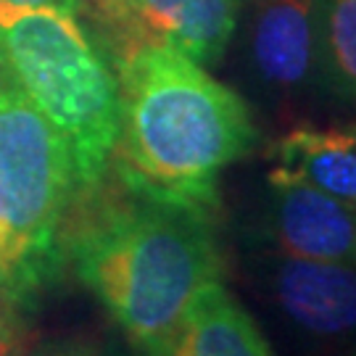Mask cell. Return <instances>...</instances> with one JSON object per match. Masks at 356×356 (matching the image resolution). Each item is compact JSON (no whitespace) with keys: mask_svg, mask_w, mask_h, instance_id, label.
I'll use <instances>...</instances> for the list:
<instances>
[{"mask_svg":"<svg viewBox=\"0 0 356 356\" xmlns=\"http://www.w3.org/2000/svg\"><path fill=\"white\" fill-rule=\"evenodd\" d=\"M159 356H275L248 309L222 285L209 282L191 298L177 330Z\"/></svg>","mask_w":356,"mask_h":356,"instance_id":"9","label":"cell"},{"mask_svg":"<svg viewBox=\"0 0 356 356\" xmlns=\"http://www.w3.org/2000/svg\"><path fill=\"white\" fill-rule=\"evenodd\" d=\"M319 85L356 103V0H319Z\"/></svg>","mask_w":356,"mask_h":356,"instance_id":"11","label":"cell"},{"mask_svg":"<svg viewBox=\"0 0 356 356\" xmlns=\"http://www.w3.org/2000/svg\"><path fill=\"white\" fill-rule=\"evenodd\" d=\"M0 53L72 153L79 193L111 166L119 135L114 66L74 13L0 3Z\"/></svg>","mask_w":356,"mask_h":356,"instance_id":"4","label":"cell"},{"mask_svg":"<svg viewBox=\"0 0 356 356\" xmlns=\"http://www.w3.org/2000/svg\"><path fill=\"white\" fill-rule=\"evenodd\" d=\"M269 179H298L356 209V127L298 124L272 145Z\"/></svg>","mask_w":356,"mask_h":356,"instance_id":"10","label":"cell"},{"mask_svg":"<svg viewBox=\"0 0 356 356\" xmlns=\"http://www.w3.org/2000/svg\"><path fill=\"white\" fill-rule=\"evenodd\" d=\"M35 332L24 319V306L0 304V356H29Z\"/></svg>","mask_w":356,"mask_h":356,"instance_id":"12","label":"cell"},{"mask_svg":"<svg viewBox=\"0 0 356 356\" xmlns=\"http://www.w3.org/2000/svg\"><path fill=\"white\" fill-rule=\"evenodd\" d=\"M92 13L108 40V61L135 48L166 45L206 66L227 51L241 0H111Z\"/></svg>","mask_w":356,"mask_h":356,"instance_id":"5","label":"cell"},{"mask_svg":"<svg viewBox=\"0 0 356 356\" xmlns=\"http://www.w3.org/2000/svg\"><path fill=\"white\" fill-rule=\"evenodd\" d=\"M3 6H16V8H51V11L76 13L82 0H0Z\"/></svg>","mask_w":356,"mask_h":356,"instance_id":"14","label":"cell"},{"mask_svg":"<svg viewBox=\"0 0 356 356\" xmlns=\"http://www.w3.org/2000/svg\"><path fill=\"white\" fill-rule=\"evenodd\" d=\"M76 195L69 145L0 53V285L13 304L26 309L64 269Z\"/></svg>","mask_w":356,"mask_h":356,"instance_id":"3","label":"cell"},{"mask_svg":"<svg viewBox=\"0 0 356 356\" xmlns=\"http://www.w3.org/2000/svg\"><path fill=\"white\" fill-rule=\"evenodd\" d=\"M241 3H254V0H241Z\"/></svg>","mask_w":356,"mask_h":356,"instance_id":"17","label":"cell"},{"mask_svg":"<svg viewBox=\"0 0 356 356\" xmlns=\"http://www.w3.org/2000/svg\"><path fill=\"white\" fill-rule=\"evenodd\" d=\"M111 66L119 135L108 169L129 188L216 211L222 169L259 143L248 103L177 48H135Z\"/></svg>","mask_w":356,"mask_h":356,"instance_id":"2","label":"cell"},{"mask_svg":"<svg viewBox=\"0 0 356 356\" xmlns=\"http://www.w3.org/2000/svg\"><path fill=\"white\" fill-rule=\"evenodd\" d=\"M85 3L90 6V11H98V8H103V6L111 3V0H85Z\"/></svg>","mask_w":356,"mask_h":356,"instance_id":"15","label":"cell"},{"mask_svg":"<svg viewBox=\"0 0 356 356\" xmlns=\"http://www.w3.org/2000/svg\"><path fill=\"white\" fill-rule=\"evenodd\" d=\"M267 238L275 254L356 267V209L298 179H269Z\"/></svg>","mask_w":356,"mask_h":356,"instance_id":"8","label":"cell"},{"mask_svg":"<svg viewBox=\"0 0 356 356\" xmlns=\"http://www.w3.org/2000/svg\"><path fill=\"white\" fill-rule=\"evenodd\" d=\"M8 301H11V298H8V293L3 291V285H0V304H8ZM13 304V301H11Z\"/></svg>","mask_w":356,"mask_h":356,"instance_id":"16","label":"cell"},{"mask_svg":"<svg viewBox=\"0 0 356 356\" xmlns=\"http://www.w3.org/2000/svg\"><path fill=\"white\" fill-rule=\"evenodd\" d=\"M261 282L282 317L317 341L356 338V267L272 254Z\"/></svg>","mask_w":356,"mask_h":356,"instance_id":"6","label":"cell"},{"mask_svg":"<svg viewBox=\"0 0 356 356\" xmlns=\"http://www.w3.org/2000/svg\"><path fill=\"white\" fill-rule=\"evenodd\" d=\"M214 209L129 188L108 175L76 195L64 254L145 356H159L191 298L222 280Z\"/></svg>","mask_w":356,"mask_h":356,"instance_id":"1","label":"cell"},{"mask_svg":"<svg viewBox=\"0 0 356 356\" xmlns=\"http://www.w3.org/2000/svg\"><path fill=\"white\" fill-rule=\"evenodd\" d=\"M248 69L272 95L319 85V0H254Z\"/></svg>","mask_w":356,"mask_h":356,"instance_id":"7","label":"cell"},{"mask_svg":"<svg viewBox=\"0 0 356 356\" xmlns=\"http://www.w3.org/2000/svg\"><path fill=\"white\" fill-rule=\"evenodd\" d=\"M29 356H103V351L88 338H56L48 343H35Z\"/></svg>","mask_w":356,"mask_h":356,"instance_id":"13","label":"cell"}]
</instances>
